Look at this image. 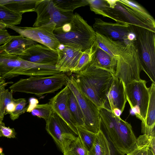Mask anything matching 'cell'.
Instances as JSON below:
<instances>
[{"mask_svg": "<svg viewBox=\"0 0 155 155\" xmlns=\"http://www.w3.org/2000/svg\"><path fill=\"white\" fill-rule=\"evenodd\" d=\"M54 4L61 10L73 12L76 8L88 5L87 0H53Z\"/></svg>", "mask_w": 155, "mask_h": 155, "instance_id": "obj_31", "label": "cell"}, {"mask_svg": "<svg viewBox=\"0 0 155 155\" xmlns=\"http://www.w3.org/2000/svg\"><path fill=\"white\" fill-rule=\"evenodd\" d=\"M13 92L8 89H5L0 92V122H2L8 105L14 101Z\"/></svg>", "mask_w": 155, "mask_h": 155, "instance_id": "obj_33", "label": "cell"}, {"mask_svg": "<svg viewBox=\"0 0 155 155\" xmlns=\"http://www.w3.org/2000/svg\"><path fill=\"white\" fill-rule=\"evenodd\" d=\"M75 73L82 91L99 108L103 107L115 76L110 72L91 64L83 70Z\"/></svg>", "mask_w": 155, "mask_h": 155, "instance_id": "obj_2", "label": "cell"}, {"mask_svg": "<svg viewBox=\"0 0 155 155\" xmlns=\"http://www.w3.org/2000/svg\"><path fill=\"white\" fill-rule=\"evenodd\" d=\"M149 155H155V154L153 153L150 148L149 149Z\"/></svg>", "mask_w": 155, "mask_h": 155, "instance_id": "obj_44", "label": "cell"}, {"mask_svg": "<svg viewBox=\"0 0 155 155\" xmlns=\"http://www.w3.org/2000/svg\"><path fill=\"white\" fill-rule=\"evenodd\" d=\"M155 132L150 135L143 134L137 138L134 149L127 155H149L150 148L155 154Z\"/></svg>", "mask_w": 155, "mask_h": 155, "instance_id": "obj_24", "label": "cell"}, {"mask_svg": "<svg viewBox=\"0 0 155 155\" xmlns=\"http://www.w3.org/2000/svg\"><path fill=\"white\" fill-rule=\"evenodd\" d=\"M6 25L2 23H0V29H5Z\"/></svg>", "mask_w": 155, "mask_h": 155, "instance_id": "obj_43", "label": "cell"}, {"mask_svg": "<svg viewBox=\"0 0 155 155\" xmlns=\"http://www.w3.org/2000/svg\"><path fill=\"white\" fill-rule=\"evenodd\" d=\"M54 34L60 44L80 48L82 52L90 48L96 39L93 28L77 13L69 23L55 28Z\"/></svg>", "mask_w": 155, "mask_h": 155, "instance_id": "obj_3", "label": "cell"}, {"mask_svg": "<svg viewBox=\"0 0 155 155\" xmlns=\"http://www.w3.org/2000/svg\"><path fill=\"white\" fill-rule=\"evenodd\" d=\"M91 11L103 16L104 12L109 6L107 0H87Z\"/></svg>", "mask_w": 155, "mask_h": 155, "instance_id": "obj_35", "label": "cell"}, {"mask_svg": "<svg viewBox=\"0 0 155 155\" xmlns=\"http://www.w3.org/2000/svg\"><path fill=\"white\" fill-rule=\"evenodd\" d=\"M71 90L67 84L48 102L53 110L62 118L78 136L76 123L71 114L68 100Z\"/></svg>", "mask_w": 155, "mask_h": 155, "instance_id": "obj_15", "label": "cell"}, {"mask_svg": "<svg viewBox=\"0 0 155 155\" xmlns=\"http://www.w3.org/2000/svg\"><path fill=\"white\" fill-rule=\"evenodd\" d=\"M63 153L64 155H89L78 136L65 147Z\"/></svg>", "mask_w": 155, "mask_h": 155, "instance_id": "obj_30", "label": "cell"}, {"mask_svg": "<svg viewBox=\"0 0 155 155\" xmlns=\"http://www.w3.org/2000/svg\"><path fill=\"white\" fill-rule=\"evenodd\" d=\"M118 1L131 14L155 30L154 18L140 5L132 0H118Z\"/></svg>", "mask_w": 155, "mask_h": 155, "instance_id": "obj_19", "label": "cell"}, {"mask_svg": "<svg viewBox=\"0 0 155 155\" xmlns=\"http://www.w3.org/2000/svg\"><path fill=\"white\" fill-rule=\"evenodd\" d=\"M149 100L146 118L144 123L141 122L143 134L150 135L155 132V84L152 83L148 88Z\"/></svg>", "mask_w": 155, "mask_h": 155, "instance_id": "obj_20", "label": "cell"}, {"mask_svg": "<svg viewBox=\"0 0 155 155\" xmlns=\"http://www.w3.org/2000/svg\"><path fill=\"white\" fill-rule=\"evenodd\" d=\"M125 85L119 78L114 77L110 87L107 93L103 108L112 111L116 109L122 113L127 102Z\"/></svg>", "mask_w": 155, "mask_h": 155, "instance_id": "obj_16", "label": "cell"}, {"mask_svg": "<svg viewBox=\"0 0 155 155\" xmlns=\"http://www.w3.org/2000/svg\"><path fill=\"white\" fill-rule=\"evenodd\" d=\"M126 98L136 117L144 123L149 100V88L146 82L141 79L134 80L125 86Z\"/></svg>", "mask_w": 155, "mask_h": 155, "instance_id": "obj_9", "label": "cell"}, {"mask_svg": "<svg viewBox=\"0 0 155 155\" xmlns=\"http://www.w3.org/2000/svg\"><path fill=\"white\" fill-rule=\"evenodd\" d=\"M97 46L110 56L115 57L118 54L122 42L116 41L96 32Z\"/></svg>", "mask_w": 155, "mask_h": 155, "instance_id": "obj_26", "label": "cell"}, {"mask_svg": "<svg viewBox=\"0 0 155 155\" xmlns=\"http://www.w3.org/2000/svg\"><path fill=\"white\" fill-rule=\"evenodd\" d=\"M11 36L6 29H0V45L6 43Z\"/></svg>", "mask_w": 155, "mask_h": 155, "instance_id": "obj_38", "label": "cell"}, {"mask_svg": "<svg viewBox=\"0 0 155 155\" xmlns=\"http://www.w3.org/2000/svg\"><path fill=\"white\" fill-rule=\"evenodd\" d=\"M18 56L28 62L55 66L58 58L57 51L38 43L31 45Z\"/></svg>", "mask_w": 155, "mask_h": 155, "instance_id": "obj_14", "label": "cell"}, {"mask_svg": "<svg viewBox=\"0 0 155 155\" xmlns=\"http://www.w3.org/2000/svg\"><path fill=\"white\" fill-rule=\"evenodd\" d=\"M35 12L37 17L33 27L53 22L55 28H60L69 23L74 15L73 12H65L58 8L53 0H39Z\"/></svg>", "mask_w": 155, "mask_h": 155, "instance_id": "obj_10", "label": "cell"}, {"mask_svg": "<svg viewBox=\"0 0 155 155\" xmlns=\"http://www.w3.org/2000/svg\"><path fill=\"white\" fill-rule=\"evenodd\" d=\"M56 25L51 23L38 27H21L6 26L25 38L41 44L57 51L60 44L54 34Z\"/></svg>", "mask_w": 155, "mask_h": 155, "instance_id": "obj_11", "label": "cell"}, {"mask_svg": "<svg viewBox=\"0 0 155 155\" xmlns=\"http://www.w3.org/2000/svg\"><path fill=\"white\" fill-rule=\"evenodd\" d=\"M29 104L27 107L26 111L31 112L34 108L38 104V100L35 98L32 97L30 98L29 100Z\"/></svg>", "mask_w": 155, "mask_h": 155, "instance_id": "obj_39", "label": "cell"}, {"mask_svg": "<svg viewBox=\"0 0 155 155\" xmlns=\"http://www.w3.org/2000/svg\"><path fill=\"white\" fill-rule=\"evenodd\" d=\"M45 121V129L47 132L63 153L65 147L78 136L53 110L49 118Z\"/></svg>", "mask_w": 155, "mask_h": 155, "instance_id": "obj_12", "label": "cell"}, {"mask_svg": "<svg viewBox=\"0 0 155 155\" xmlns=\"http://www.w3.org/2000/svg\"><path fill=\"white\" fill-rule=\"evenodd\" d=\"M90 64L110 72L115 76L117 66V58L110 56L97 45Z\"/></svg>", "mask_w": 155, "mask_h": 155, "instance_id": "obj_21", "label": "cell"}, {"mask_svg": "<svg viewBox=\"0 0 155 155\" xmlns=\"http://www.w3.org/2000/svg\"><path fill=\"white\" fill-rule=\"evenodd\" d=\"M68 105L71 114L77 126L84 128L83 115L76 97L71 90L68 100Z\"/></svg>", "mask_w": 155, "mask_h": 155, "instance_id": "obj_27", "label": "cell"}, {"mask_svg": "<svg viewBox=\"0 0 155 155\" xmlns=\"http://www.w3.org/2000/svg\"><path fill=\"white\" fill-rule=\"evenodd\" d=\"M109 143L111 155H121L114 149L113 146L110 142Z\"/></svg>", "mask_w": 155, "mask_h": 155, "instance_id": "obj_42", "label": "cell"}, {"mask_svg": "<svg viewBox=\"0 0 155 155\" xmlns=\"http://www.w3.org/2000/svg\"><path fill=\"white\" fill-rule=\"evenodd\" d=\"M14 101L8 105L5 109V115L7 114H10L14 111L16 104Z\"/></svg>", "mask_w": 155, "mask_h": 155, "instance_id": "obj_40", "label": "cell"}, {"mask_svg": "<svg viewBox=\"0 0 155 155\" xmlns=\"http://www.w3.org/2000/svg\"><path fill=\"white\" fill-rule=\"evenodd\" d=\"M103 16L110 18L116 23L127 24L143 28L155 32L150 27L129 12L117 0L113 8L108 6L104 11Z\"/></svg>", "mask_w": 155, "mask_h": 155, "instance_id": "obj_18", "label": "cell"}, {"mask_svg": "<svg viewBox=\"0 0 155 155\" xmlns=\"http://www.w3.org/2000/svg\"><path fill=\"white\" fill-rule=\"evenodd\" d=\"M0 155H5L3 152L2 149L0 147Z\"/></svg>", "mask_w": 155, "mask_h": 155, "instance_id": "obj_45", "label": "cell"}, {"mask_svg": "<svg viewBox=\"0 0 155 155\" xmlns=\"http://www.w3.org/2000/svg\"><path fill=\"white\" fill-rule=\"evenodd\" d=\"M97 47L96 42L90 48L83 52L73 72L75 73L84 69L90 64Z\"/></svg>", "mask_w": 155, "mask_h": 155, "instance_id": "obj_29", "label": "cell"}, {"mask_svg": "<svg viewBox=\"0 0 155 155\" xmlns=\"http://www.w3.org/2000/svg\"><path fill=\"white\" fill-rule=\"evenodd\" d=\"M116 58L117 66L115 77L121 79L125 86L133 81L141 79L142 70L133 41L122 43Z\"/></svg>", "mask_w": 155, "mask_h": 155, "instance_id": "obj_7", "label": "cell"}, {"mask_svg": "<svg viewBox=\"0 0 155 155\" xmlns=\"http://www.w3.org/2000/svg\"><path fill=\"white\" fill-rule=\"evenodd\" d=\"M37 43L20 35L12 36L10 40L2 45L4 50L7 53L18 56L31 45Z\"/></svg>", "mask_w": 155, "mask_h": 155, "instance_id": "obj_22", "label": "cell"}, {"mask_svg": "<svg viewBox=\"0 0 155 155\" xmlns=\"http://www.w3.org/2000/svg\"><path fill=\"white\" fill-rule=\"evenodd\" d=\"M16 104L14 111L10 115V117L12 120L18 119L20 116L26 111L27 106L26 101L25 98H20L14 99Z\"/></svg>", "mask_w": 155, "mask_h": 155, "instance_id": "obj_36", "label": "cell"}, {"mask_svg": "<svg viewBox=\"0 0 155 155\" xmlns=\"http://www.w3.org/2000/svg\"><path fill=\"white\" fill-rule=\"evenodd\" d=\"M76 128L78 136L83 145L89 151L94 141L96 134L78 126L76 127Z\"/></svg>", "mask_w": 155, "mask_h": 155, "instance_id": "obj_32", "label": "cell"}, {"mask_svg": "<svg viewBox=\"0 0 155 155\" xmlns=\"http://www.w3.org/2000/svg\"><path fill=\"white\" fill-rule=\"evenodd\" d=\"M131 25L135 36L133 44L141 69L155 84V32Z\"/></svg>", "mask_w": 155, "mask_h": 155, "instance_id": "obj_5", "label": "cell"}, {"mask_svg": "<svg viewBox=\"0 0 155 155\" xmlns=\"http://www.w3.org/2000/svg\"><path fill=\"white\" fill-rule=\"evenodd\" d=\"M58 58L56 68L63 72H73L83 52L79 48L60 44L57 50Z\"/></svg>", "mask_w": 155, "mask_h": 155, "instance_id": "obj_17", "label": "cell"}, {"mask_svg": "<svg viewBox=\"0 0 155 155\" xmlns=\"http://www.w3.org/2000/svg\"><path fill=\"white\" fill-rule=\"evenodd\" d=\"M0 76H1V74H0Z\"/></svg>", "mask_w": 155, "mask_h": 155, "instance_id": "obj_46", "label": "cell"}, {"mask_svg": "<svg viewBox=\"0 0 155 155\" xmlns=\"http://www.w3.org/2000/svg\"><path fill=\"white\" fill-rule=\"evenodd\" d=\"M10 82H6L5 79L0 76V92L5 89V87Z\"/></svg>", "mask_w": 155, "mask_h": 155, "instance_id": "obj_41", "label": "cell"}, {"mask_svg": "<svg viewBox=\"0 0 155 155\" xmlns=\"http://www.w3.org/2000/svg\"><path fill=\"white\" fill-rule=\"evenodd\" d=\"M68 77L64 72L48 76H31L21 79L9 87L13 92H20L41 96L54 93L67 83Z\"/></svg>", "mask_w": 155, "mask_h": 155, "instance_id": "obj_6", "label": "cell"}, {"mask_svg": "<svg viewBox=\"0 0 155 155\" xmlns=\"http://www.w3.org/2000/svg\"><path fill=\"white\" fill-rule=\"evenodd\" d=\"M89 155H111L110 143L100 128L94 141L88 151Z\"/></svg>", "mask_w": 155, "mask_h": 155, "instance_id": "obj_25", "label": "cell"}, {"mask_svg": "<svg viewBox=\"0 0 155 155\" xmlns=\"http://www.w3.org/2000/svg\"><path fill=\"white\" fill-rule=\"evenodd\" d=\"M16 136V133L14 128L7 127L2 122H0V137L14 138Z\"/></svg>", "mask_w": 155, "mask_h": 155, "instance_id": "obj_37", "label": "cell"}, {"mask_svg": "<svg viewBox=\"0 0 155 155\" xmlns=\"http://www.w3.org/2000/svg\"><path fill=\"white\" fill-rule=\"evenodd\" d=\"M66 84L76 97L81 109L84 128L97 134L100 127L99 108L82 91L74 76L68 77Z\"/></svg>", "mask_w": 155, "mask_h": 155, "instance_id": "obj_8", "label": "cell"}, {"mask_svg": "<svg viewBox=\"0 0 155 155\" xmlns=\"http://www.w3.org/2000/svg\"><path fill=\"white\" fill-rule=\"evenodd\" d=\"M100 128L107 134L110 142L121 155L135 148L137 138L131 124L111 111L99 108Z\"/></svg>", "mask_w": 155, "mask_h": 155, "instance_id": "obj_1", "label": "cell"}, {"mask_svg": "<svg viewBox=\"0 0 155 155\" xmlns=\"http://www.w3.org/2000/svg\"><path fill=\"white\" fill-rule=\"evenodd\" d=\"M56 72L54 66L28 62L18 56L9 54L0 46V74L3 79H11L20 75L48 76Z\"/></svg>", "mask_w": 155, "mask_h": 155, "instance_id": "obj_4", "label": "cell"}, {"mask_svg": "<svg viewBox=\"0 0 155 155\" xmlns=\"http://www.w3.org/2000/svg\"><path fill=\"white\" fill-rule=\"evenodd\" d=\"M22 19V14L13 12L0 4V23L16 26L20 24Z\"/></svg>", "mask_w": 155, "mask_h": 155, "instance_id": "obj_28", "label": "cell"}, {"mask_svg": "<svg viewBox=\"0 0 155 155\" xmlns=\"http://www.w3.org/2000/svg\"><path fill=\"white\" fill-rule=\"evenodd\" d=\"M39 0H0V4L18 14L34 11Z\"/></svg>", "mask_w": 155, "mask_h": 155, "instance_id": "obj_23", "label": "cell"}, {"mask_svg": "<svg viewBox=\"0 0 155 155\" xmlns=\"http://www.w3.org/2000/svg\"><path fill=\"white\" fill-rule=\"evenodd\" d=\"M93 27L96 32L114 41L126 44L131 41L128 40L129 35L133 32L131 25L107 22L96 18Z\"/></svg>", "mask_w": 155, "mask_h": 155, "instance_id": "obj_13", "label": "cell"}, {"mask_svg": "<svg viewBox=\"0 0 155 155\" xmlns=\"http://www.w3.org/2000/svg\"><path fill=\"white\" fill-rule=\"evenodd\" d=\"M52 111V109L48 103L37 104L31 112L33 115L43 118L46 121L49 118Z\"/></svg>", "mask_w": 155, "mask_h": 155, "instance_id": "obj_34", "label": "cell"}]
</instances>
